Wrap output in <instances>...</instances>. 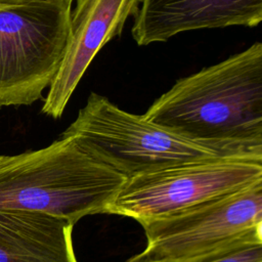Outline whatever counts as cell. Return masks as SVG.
Returning <instances> with one entry per match:
<instances>
[{"instance_id":"obj_1","label":"cell","mask_w":262,"mask_h":262,"mask_svg":"<svg viewBox=\"0 0 262 262\" xmlns=\"http://www.w3.org/2000/svg\"><path fill=\"white\" fill-rule=\"evenodd\" d=\"M143 116L191 139L262 140V42L177 80Z\"/></svg>"},{"instance_id":"obj_2","label":"cell","mask_w":262,"mask_h":262,"mask_svg":"<svg viewBox=\"0 0 262 262\" xmlns=\"http://www.w3.org/2000/svg\"><path fill=\"white\" fill-rule=\"evenodd\" d=\"M61 136L125 179L173 167L219 160L262 162V140L191 139L123 111L105 96L90 93Z\"/></svg>"},{"instance_id":"obj_3","label":"cell","mask_w":262,"mask_h":262,"mask_svg":"<svg viewBox=\"0 0 262 262\" xmlns=\"http://www.w3.org/2000/svg\"><path fill=\"white\" fill-rule=\"evenodd\" d=\"M125 178L71 136L15 156H0V209L36 211L76 224L105 214Z\"/></svg>"},{"instance_id":"obj_4","label":"cell","mask_w":262,"mask_h":262,"mask_svg":"<svg viewBox=\"0 0 262 262\" xmlns=\"http://www.w3.org/2000/svg\"><path fill=\"white\" fill-rule=\"evenodd\" d=\"M71 11L59 3L0 6V106L42 98L68 47Z\"/></svg>"},{"instance_id":"obj_5","label":"cell","mask_w":262,"mask_h":262,"mask_svg":"<svg viewBox=\"0 0 262 262\" xmlns=\"http://www.w3.org/2000/svg\"><path fill=\"white\" fill-rule=\"evenodd\" d=\"M262 175V162L219 160L188 164L125 179L105 214L139 224L176 216L250 184Z\"/></svg>"},{"instance_id":"obj_6","label":"cell","mask_w":262,"mask_h":262,"mask_svg":"<svg viewBox=\"0 0 262 262\" xmlns=\"http://www.w3.org/2000/svg\"><path fill=\"white\" fill-rule=\"evenodd\" d=\"M262 219V175L243 188L176 216L141 223L146 247L126 262H180L254 234Z\"/></svg>"},{"instance_id":"obj_7","label":"cell","mask_w":262,"mask_h":262,"mask_svg":"<svg viewBox=\"0 0 262 262\" xmlns=\"http://www.w3.org/2000/svg\"><path fill=\"white\" fill-rule=\"evenodd\" d=\"M142 0H76L71 11L70 38L60 68L49 86L42 113L58 119L99 50L120 36L127 19L138 13Z\"/></svg>"},{"instance_id":"obj_8","label":"cell","mask_w":262,"mask_h":262,"mask_svg":"<svg viewBox=\"0 0 262 262\" xmlns=\"http://www.w3.org/2000/svg\"><path fill=\"white\" fill-rule=\"evenodd\" d=\"M261 23L262 0H142L131 34L145 46L184 32Z\"/></svg>"},{"instance_id":"obj_9","label":"cell","mask_w":262,"mask_h":262,"mask_svg":"<svg viewBox=\"0 0 262 262\" xmlns=\"http://www.w3.org/2000/svg\"><path fill=\"white\" fill-rule=\"evenodd\" d=\"M74 225L42 212L0 209V262H78Z\"/></svg>"},{"instance_id":"obj_10","label":"cell","mask_w":262,"mask_h":262,"mask_svg":"<svg viewBox=\"0 0 262 262\" xmlns=\"http://www.w3.org/2000/svg\"><path fill=\"white\" fill-rule=\"evenodd\" d=\"M180 262H262V244L256 242L254 234H250Z\"/></svg>"},{"instance_id":"obj_11","label":"cell","mask_w":262,"mask_h":262,"mask_svg":"<svg viewBox=\"0 0 262 262\" xmlns=\"http://www.w3.org/2000/svg\"><path fill=\"white\" fill-rule=\"evenodd\" d=\"M32 3H59L72 6L73 0H0V6H19Z\"/></svg>"},{"instance_id":"obj_12","label":"cell","mask_w":262,"mask_h":262,"mask_svg":"<svg viewBox=\"0 0 262 262\" xmlns=\"http://www.w3.org/2000/svg\"><path fill=\"white\" fill-rule=\"evenodd\" d=\"M254 237L256 242L262 244V219L254 227Z\"/></svg>"}]
</instances>
